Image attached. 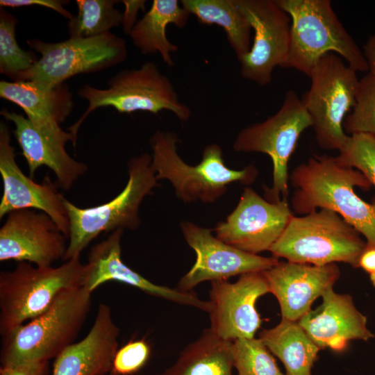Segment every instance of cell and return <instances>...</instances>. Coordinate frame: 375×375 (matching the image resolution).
<instances>
[{"mask_svg": "<svg viewBox=\"0 0 375 375\" xmlns=\"http://www.w3.org/2000/svg\"><path fill=\"white\" fill-rule=\"evenodd\" d=\"M293 216L288 201L271 202L245 188L235 209L215 226L216 237L243 251H269Z\"/></svg>", "mask_w": 375, "mask_h": 375, "instance_id": "obj_13", "label": "cell"}, {"mask_svg": "<svg viewBox=\"0 0 375 375\" xmlns=\"http://www.w3.org/2000/svg\"><path fill=\"white\" fill-rule=\"evenodd\" d=\"M322 297L320 306L298 321L320 349L340 351L351 340L374 338L367 328V317L356 308L350 295L336 293L332 288Z\"/></svg>", "mask_w": 375, "mask_h": 375, "instance_id": "obj_21", "label": "cell"}, {"mask_svg": "<svg viewBox=\"0 0 375 375\" xmlns=\"http://www.w3.org/2000/svg\"><path fill=\"white\" fill-rule=\"evenodd\" d=\"M310 126L312 121L301 99L294 91L288 90L274 115L245 127L236 136L233 144L235 151L265 153L272 161V185L264 188L267 201L287 200L289 160L301 134Z\"/></svg>", "mask_w": 375, "mask_h": 375, "instance_id": "obj_10", "label": "cell"}, {"mask_svg": "<svg viewBox=\"0 0 375 375\" xmlns=\"http://www.w3.org/2000/svg\"><path fill=\"white\" fill-rule=\"evenodd\" d=\"M150 353V346L145 340L129 341L117 349L111 375H132L138 372L147 362Z\"/></svg>", "mask_w": 375, "mask_h": 375, "instance_id": "obj_33", "label": "cell"}, {"mask_svg": "<svg viewBox=\"0 0 375 375\" xmlns=\"http://www.w3.org/2000/svg\"><path fill=\"white\" fill-rule=\"evenodd\" d=\"M108 85L106 89L88 84L79 88L78 94L88 101V107L78 120L68 128L75 144L83 122L101 107L112 106L120 113L146 111L157 115L162 110H168L181 122H187L191 116L190 107L180 101L171 81L153 62H146L138 69L122 70L112 76Z\"/></svg>", "mask_w": 375, "mask_h": 375, "instance_id": "obj_8", "label": "cell"}, {"mask_svg": "<svg viewBox=\"0 0 375 375\" xmlns=\"http://www.w3.org/2000/svg\"><path fill=\"white\" fill-rule=\"evenodd\" d=\"M83 287L61 292L44 313L2 335L1 367L49 361L74 343L91 308Z\"/></svg>", "mask_w": 375, "mask_h": 375, "instance_id": "obj_3", "label": "cell"}, {"mask_svg": "<svg viewBox=\"0 0 375 375\" xmlns=\"http://www.w3.org/2000/svg\"><path fill=\"white\" fill-rule=\"evenodd\" d=\"M7 124L0 123V173L3 192L0 202V218L21 209H37L49 215L67 238L69 220L65 206L66 199L58 190L56 183L49 176L38 183L26 176L15 160V149L10 144Z\"/></svg>", "mask_w": 375, "mask_h": 375, "instance_id": "obj_16", "label": "cell"}, {"mask_svg": "<svg viewBox=\"0 0 375 375\" xmlns=\"http://www.w3.org/2000/svg\"><path fill=\"white\" fill-rule=\"evenodd\" d=\"M232 353L238 375H285L260 338L233 340Z\"/></svg>", "mask_w": 375, "mask_h": 375, "instance_id": "obj_30", "label": "cell"}, {"mask_svg": "<svg viewBox=\"0 0 375 375\" xmlns=\"http://www.w3.org/2000/svg\"><path fill=\"white\" fill-rule=\"evenodd\" d=\"M0 114L15 125L13 134L26 160L30 178H34L39 167L46 166L53 172L57 185L67 190L86 173L87 164L72 158L65 150L68 141L76 147L70 132L62 128L53 131L40 129L27 117L6 108Z\"/></svg>", "mask_w": 375, "mask_h": 375, "instance_id": "obj_18", "label": "cell"}, {"mask_svg": "<svg viewBox=\"0 0 375 375\" xmlns=\"http://www.w3.org/2000/svg\"><path fill=\"white\" fill-rule=\"evenodd\" d=\"M86 271L78 256L56 267L19 262L14 270L1 272V335L44 313L63 291L83 287Z\"/></svg>", "mask_w": 375, "mask_h": 375, "instance_id": "obj_5", "label": "cell"}, {"mask_svg": "<svg viewBox=\"0 0 375 375\" xmlns=\"http://www.w3.org/2000/svg\"><path fill=\"white\" fill-rule=\"evenodd\" d=\"M68 1L63 0H1V7L19 8L30 6H39L51 9L64 17L70 20L73 15L66 10L63 5L68 4Z\"/></svg>", "mask_w": 375, "mask_h": 375, "instance_id": "obj_34", "label": "cell"}, {"mask_svg": "<svg viewBox=\"0 0 375 375\" xmlns=\"http://www.w3.org/2000/svg\"><path fill=\"white\" fill-rule=\"evenodd\" d=\"M48 373L49 361L27 362L0 367V375H47Z\"/></svg>", "mask_w": 375, "mask_h": 375, "instance_id": "obj_35", "label": "cell"}, {"mask_svg": "<svg viewBox=\"0 0 375 375\" xmlns=\"http://www.w3.org/2000/svg\"><path fill=\"white\" fill-rule=\"evenodd\" d=\"M337 212L320 208L290 219L269 251L289 262L326 265L338 262L358 267L367 242Z\"/></svg>", "mask_w": 375, "mask_h": 375, "instance_id": "obj_6", "label": "cell"}, {"mask_svg": "<svg viewBox=\"0 0 375 375\" xmlns=\"http://www.w3.org/2000/svg\"><path fill=\"white\" fill-rule=\"evenodd\" d=\"M179 142L174 132L156 131L150 139L151 167L158 181H169L176 197L185 203L199 200L212 203L226 192L229 184L249 185L258 175L252 165L240 170L228 168L224 162L222 148L217 144L204 148L199 164L188 165L178 153Z\"/></svg>", "mask_w": 375, "mask_h": 375, "instance_id": "obj_2", "label": "cell"}, {"mask_svg": "<svg viewBox=\"0 0 375 375\" xmlns=\"http://www.w3.org/2000/svg\"><path fill=\"white\" fill-rule=\"evenodd\" d=\"M264 272L242 274L235 283L211 282L208 312L210 328L218 337L228 341L254 338L262 323L256 301L269 292Z\"/></svg>", "mask_w": 375, "mask_h": 375, "instance_id": "obj_15", "label": "cell"}, {"mask_svg": "<svg viewBox=\"0 0 375 375\" xmlns=\"http://www.w3.org/2000/svg\"><path fill=\"white\" fill-rule=\"evenodd\" d=\"M369 278L372 283L375 287V271L372 274H369Z\"/></svg>", "mask_w": 375, "mask_h": 375, "instance_id": "obj_38", "label": "cell"}, {"mask_svg": "<svg viewBox=\"0 0 375 375\" xmlns=\"http://www.w3.org/2000/svg\"><path fill=\"white\" fill-rule=\"evenodd\" d=\"M128 179L123 190L103 204L80 208L67 199L69 243L65 261L80 256L85 247L103 232L118 228L135 230L140 224L139 208L144 197L159 185L151 167V156L143 153L128 162Z\"/></svg>", "mask_w": 375, "mask_h": 375, "instance_id": "obj_7", "label": "cell"}, {"mask_svg": "<svg viewBox=\"0 0 375 375\" xmlns=\"http://www.w3.org/2000/svg\"><path fill=\"white\" fill-rule=\"evenodd\" d=\"M119 328L109 306L100 303L94 324L81 341L66 347L55 358L52 375H106L118 349Z\"/></svg>", "mask_w": 375, "mask_h": 375, "instance_id": "obj_22", "label": "cell"}, {"mask_svg": "<svg viewBox=\"0 0 375 375\" xmlns=\"http://www.w3.org/2000/svg\"><path fill=\"white\" fill-rule=\"evenodd\" d=\"M232 344L207 328L183 349L173 365L157 375H233Z\"/></svg>", "mask_w": 375, "mask_h": 375, "instance_id": "obj_26", "label": "cell"}, {"mask_svg": "<svg viewBox=\"0 0 375 375\" xmlns=\"http://www.w3.org/2000/svg\"><path fill=\"white\" fill-rule=\"evenodd\" d=\"M181 6L204 25L223 28L238 61L251 46V26L235 0H181Z\"/></svg>", "mask_w": 375, "mask_h": 375, "instance_id": "obj_27", "label": "cell"}, {"mask_svg": "<svg viewBox=\"0 0 375 375\" xmlns=\"http://www.w3.org/2000/svg\"><path fill=\"white\" fill-rule=\"evenodd\" d=\"M40 57L27 73L31 81L44 89H53L74 76L101 71L127 58L126 41L110 32L89 38H69L58 42L27 40Z\"/></svg>", "mask_w": 375, "mask_h": 375, "instance_id": "obj_11", "label": "cell"}, {"mask_svg": "<svg viewBox=\"0 0 375 375\" xmlns=\"http://www.w3.org/2000/svg\"><path fill=\"white\" fill-rule=\"evenodd\" d=\"M363 54L368 64L369 72L375 74V34L369 36L367 40Z\"/></svg>", "mask_w": 375, "mask_h": 375, "instance_id": "obj_37", "label": "cell"}, {"mask_svg": "<svg viewBox=\"0 0 375 375\" xmlns=\"http://www.w3.org/2000/svg\"><path fill=\"white\" fill-rule=\"evenodd\" d=\"M115 0H76L78 13L69 20V38H89L110 32L122 25V13Z\"/></svg>", "mask_w": 375, "mask_h": 375, "instance_id": "obj_28", "label": "cell"}, {"mask_svg": "<svg viewBox=\"0 0 375 375\" xmlns=\"http://www.w3.org/2000/svg\"><path fill=\"white\" fill-rule=\"evenodd\" d=\"M0 97L19 106L38 128L54 131L70 115L74 103L69 86L63 83L44 89L31 81L0 82Z\"/></svg>", "mask_w": 375, "mask_h": 375, "instance_id": "obj_23", "label": "cell"}, {"mask_svg": "<svg viewBox=\"0 0 375 375\" xmlns=\"http://www.w3.org/2000/svg\"><path fill=\"white\" fill-rule=\"evenodd\" d=\"M190 14L178 0H153L142 19L138 20L129 33L133 44L144 55L159 53L169 67L174 65L172 53L178 47L167 38L166 29L174 24L185 27Z\"/></svg>", "mask_w": 375, "mask_h": 375, "instance_id": "obj_24", "label": "cell"}, {"mask_svg": "<svg viewBox=\"0 0 375 375\" xmlns=\"http://www.w3.org/2000/svg\"><path fill=\"white\" fill-rule=\"evenodd\" d=\"M18 19L4 8H0V72L13 81H24L39 56L33 51H25L16 40Z\"/></svg>", "mask_w": 375, "mask_h": 375, "instance_id": "obj_29", "label": "cell"}, {"mask_svg": "<svg viewBox=\"0 0 375 375\" xmlns=\"http://www.w3.org/2000/svg\"><path fill=\"white\" fill-rule=\"evenodd\" d=\"M123 231L122 228L113 231L106 240L91 248L83 284L85 289L92 293L101 285L115 281L133 286L147 294L208 312L209 302L201 300L195 293L157 285L124 263L121 258Z\"/></svg>", "mask_w": 375, "mask_h": 375, "instance_id": "obj_20", "label": "cell"}, {"mask_svg": "<svg viewBox=\"0 0 375 375\" xmlns=\"http://www.w3.org/2000/svg\"><path fill=\"white\" fill-rule=\"evenodd\" d=\"M344 132L375 135V74L369 72L359 80L356 101L344 120Z\"/></svg>", "mask_w": 375, "mask_h": 375, "instance_id": "obj_31", "label": "cell"}, {"mask_svg": "<svg viewBox=\"0 0 375 375\" xmlns=\"http://www.w3.org/2000/svg\"><path fill=\"white\" fill-rule=\"evenodd\" d=\"M259 338L283 363L286 375H311L321 349L298 321L282 319L274 328L262 330Z\"/></svg>", "mask_w": 375, "mask_h": 375, "instance_id": "obj_25", "label": "cell"}, {"mask_svg": "<svg viewBox=\"0 0 375 375\" xmlns=\"http://www.w3.org/2000/svg\"><path fill=\"white\" fill-rule=\"evenodd\" d=\"M276 1L291 18L290 49L283 68L309 76L323 56L334 53L356 72L369 71L363 51L344 28L331 1Z\"/></svg>", "mask_w": 375, "mask_h": 375, "instance_id": "obj_4", "label": "cell"}, {"mask_svg": "<svg viewBox=\"0 0 375 375\" xmlns=\"http://www.w3.org/2000/svg\"><path fill=\"white\" fill-rule=\"evenodd\" d=\"M335 158L339 162L360 171L375 187V135H349L346 146Z\"/></svg>", "mask_w": 375, "mask_h": 375, "instance_id": "obj_32", "label": "cell"}, {"mask_svg": "<svg viewBox=\"0 0 375 375\" xmlns=\"http://www.w3.org/2000/svg\"><path fill=\"white\" fill-rule=\"evenodd\" d=\"M0 228V261L52 266L63 259L67 238L47 213L33 209L12 211Z\"/></svg>", "mask_w": 375, "mask_h": 375, "instance_id": "obj_17", "label": "cell"}, {"mask_svg": "<svg viewBox=\"0 0 375 375\" xmlns=\"http://www.w3.org/2000/svg\"><path fill=\"white\" fill-rule=\"evenodd\" d=\"M187 244L195 251L196 261L179 281L178 289L191 292L206 281L228 278L255 272H264L279 261L276 257L249 253L231 246L212 234V230L189 222L180 224Z\"/></svg>", "mask_w": 375, "mask_h": 375, "instance_id": "obj_14", "label": "cell"}, {"mask_svg": "<svg viewBox=\"0 0 375 375\" xmlns=\"http://www.w3.org/2000/svg\"><path fill=\"white\" fill-rule=\"evenodd\" d=\"M125 6L122 13V26L125 33L129 35L134 25L136 24L137 15L139 10H145L144 0H123L120 1Z\"/></svg>", "mask_w": 375, "mask_h": 375, "instance_id": "obj_36", "label": "cell"}, {"mask_svg": "<svg viewBox=\"0 0 375 375\" xmlns=\"http://www.w3.org/2000/svg\"><path fill=\"white\" fill-rule=\"evenodd\" d=\"M290 180L294 189L291 206L296 214L331 210L363 235L367 244L375 245V202L365 201L354 191L355 187L367 190L372 185L362 173L339 162L335 156L314 155L292 171Z\"/></svg>", "mask_w": 375, "mask_h": 375, "instance_id": "obj_1", "label": "cell"}, {"mask_svg": "<svg viewBox=\"0 0 375 375\" xmlns=\"http://www.w3.org/2000/svg\"><path fill=\"white\" fill-rule=\"evenodd\" d=\"M254 32L249 51L240 60L241 76L263 86L276 67H284L290 49L291 18L276 0H235Z\"/></svg>", "mask_w": 375, "mask_h": 375, "instance_id": "obj_12", "label": "cell"}, {"mask_svg": "<svg viewBox=\"0 0 375 375\" xmlns=\"http://www.w3.org/2000/svg\"><path fill=\"white\" fill-rule=\"evenodd\" d=\"M356 72L334 53L323 56L311 72L310 87L301 101L312 121L319 146L341 151L349 135L343 128L355 104L359 79Z\"/></svg>", "mask_w": 375, "mask_h": 375, "instance_id": "obj_9", "label": "cell"}, {"mask_svg": "<svg viewBox=\"0 0 375 375\" xmlns=\"http://www.w3.org/2000/svg\"><path fill=\"white\" fill-rule=\"evenodd\" d=\"M269 292L277 299L282 319L299 321L318 297L332 288L340 277L335 263L319 266L278 262L264 272Z\"/></svg>", "mask_w": 375, "mask_h": 375, "instance_id": "obj_19", "label": "cell"}]
</instances>
